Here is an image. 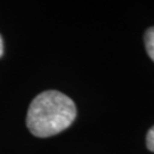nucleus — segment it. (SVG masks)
I'll return each mask as SVG.
<instances>
[{"mask_svg": "<svg viewBox=\"0 0 154 154\" xmlns=\"http://www.w3.org/2000/svg\"><path fill=\"white\" fill-rule=\"evenodd\" d=\"M4 54V41H2V38L0 35V57Z\"/></svg>", "mask_w": 154, "mask_h": 154, "instance_id": "4", "label": "nucleus"}, {"mask_svg": "<svg viewBox=\"0 0 154 154\" xmlns=\"http://www.w3.org/2000/svg\"><path fill=\"white\" fill-rule=\"evenodd\" d=\"M77 116L74 102L57 90L39 94L31 102L26 126L33 136L50 137L65 130Z\"/></svg>", "mask_w": 154, "mask_h": 154, "instance_id": "1", "label": "nucleus"}, {"mask_svg": "<svg viewBox=\"0 0 154 154\" xmlns=\"http://www.w3.org/2000/svg\"><path fill=\"white\" fill-rule=\"evenodd\" d=\"M145 47L147 54L154 62V28L149 29L145 33Z\"/></svg>", "mask_w": 154, "mask_h": 154, "instance_id": "2", "label": "nucleus"}, {"mask_svg": "<svg viewBox=\"0 0 154 154\" xmlns=\"http://www.w3.org/2000/svg\"><path fill=\"white\" fill-rule=\"evenodd\" d=\"M146 145L149 151L154 152V127H152L147 132L146 136Z\"/></svg>", "mask_w": 154, "mask_h": 154, "instance_id": "3", "label": "nucleus"}]
</instances>
